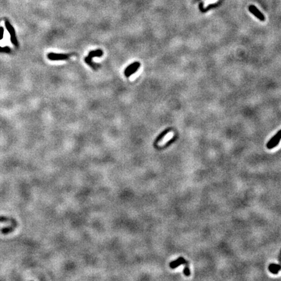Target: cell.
I'll use <instances>...</instances> for the list:
<instances>
[{
	"label": "cell",
	"mask_w": 281,
	"mask_h": 281,
	"mask_svg": "<svg viewBox=\"0 0 281 281\" xmlns=\"http://www.w3.org/2000/svg\"><path fill=\"white\" fill-rule=\"evenodd\" d=\"M73 53L70 54H63V53H50L48 54V58L52 61H64L68 60L71 56H73Z\"/></svg>",
	"instance_id": "6da1fadb"
},
{
	"label": "cell",
	"mask_w": 281,
	"mask_h": 281,
	"mask_svg": "<svg viewBox=\"0 0 281 281\" xmlns=\"http://www.w3.org/2000/svg\"><path fill=\"white\" fill-rule=\"evenodd\" d=\"M280 139H281V130L280 131H279L276 135L273 138H271L270 141L267 143V147L269 149H273L274 147H275V146H277L279 145Z\"/></svg>",
	"instance_id": "7a4b0ae2"
},
{
	"label": "cell",
	"mask_w": 281,
	"mask_h": 281,
	"mask_svg": "<svg viewBox=\"0 0 281 281\" xmlns=\"http://www.w3.org/2000/svg\"><path fill=\"white\" fill-rule=\"evenodd\" d=\"M249 10L251 13H253L256 17H257L261 21L265 20V17L262 13L258 10V9L254 7V5H250L249 7Z\"/></svg>",
	"instance_id": "3957f363"
},
{
	"label": "cell",
	"mask_w": 281,
	"mask_h": 281,
	"mask_svg": "<svg viewBox=\"0 0 281 281\" xmlns=\"http://www.w3.org/2000/svg\"><path fill=\"white\" fill-rule=\"evenodd\" d=\"M103 51L102 50H93L90 51L89 53V55L87 57L90 59H92L93 57H100L103 56Z\"/></svg>",
	"instance_id": "277c9868"
},
{
	"label": "cell",
	"mask_w": 281,
	"mask_h": 281,
	"mask_svg": "<svg viewBox=\"0 0 281 281\" xmlns=\"http://www.w3.org/2000/svg\"><path fill=\"white\" fill-rule=\"evenodd\" d=\"M85 63H86L87 65H89L91 68H92L94 70H96L97 69V66H99L100 65H99L98 64H96V63H94L93 61H92V59H90L87 57H85Z\"/></svg>",
	"instance_id": "5b68a950"
},
{
	"label": "cell",
	"mask_w": 281,
	"mask_h": 281,
	"mask_svg": "<svg viewBox=\"0 0 281 281\" xmlns=\"http://www.w3.org/2000/svg\"><path fill=\"white\" fill-rule=\"evenodd\" d=\"M140 66V63H139L138 65H137L135 67H133V68L129 72H128L127 74H126L125 76H126L127 78H129L130 76L133 75V74H134V73H136V72L138 70V69H139V66Z\"/></svg>",
	"instance_id": "8992f818"
},
{
	"label": "cell",
	"mask_w": 281,
	"mask_h": 281,
	"mask_svg": "<svg viewBox=\"0 0 281 281\" xmlns=\"http://www.w3.org/2000/svg\"><path fill=\"white\" fill-rule=\"evenodd\" d=\"M139 63V62H134V63H132L131 65H128V66L126 67V69L124 70V74H125V75L127 74L133 68V67H135V66H136L137 65H138Z\"/></svg>",
	"instance_id": "52a82bcc"
},
{
	"label": "cell",
	"mask_w": 281,
	"mask_h": 281,
	"mask_svg": "<svg viewBox=\"0 0 281 281\" xmlns=\"http://www.w3.org/2000/svg\"><path fill=\"white\" fill-rule=\"evenodd\" d=\"M168 132H169V131H168V130H167H167H166V131H164V132H163L162 133H161V134H160V136H159L157 137V138L156 139V141H155V144H156V143L160 142V140H162V139H163V138L165 136H166L167 135V133Z\"/></svg>",
	"instance_id": "ba28073f"
},
{
	"label": "cell",
	"mask_w": 281,
	"mask_h": 281,
	"mask_svg": "<svg viewBox=\"0 0 281 281\" xmlns=\"http://www.w3.org/2000/svg\"><path fill=\"white\" fill-rule=\"evenodd\" d=\"M186 264V261L185 260V259H184V258H182L181 260H180L178 262H177L176 264H175L174 265H173V266H170V267L173 268V269H174V268H176V267H177L180 266L181 264Z\"/></svg>",
	"instance_id": "9c48e42d"
},
{
	"label": "cell",
	"mask_w": 281,
	"mask_h": 281,
	"mask_svg": "<svg viewBox=\"0 0 281 281\" xmlns=\"http://www.w3.org/2000/svg\"><path fill=\"white\" fill-rule=\"evenodd\" d=\"M217 2V0H206L204 3V5H203V7L206 8L209 5H210L212 3H214Z\"/></svg>",
	"instance_id": "30bf717a"
},
{
	"label": "cell",
	"mask_w": 281,
	"mask_h": 281,
	"mask_svg": "<svg viewBox=\"0 0 281 281\" xmlns=\"http://www.w3.org/2000/svg\"><path fill=\"white\" fill-rule=\"evenodd\" d=\"M184 273L186 276H189L190 275V271H189V269L188 267V266L187 264L186 266V267L184 268Z\"/></svg>",
	"instance_id": "8fae6325"
},
{
	"label": "cell",
	"mask_w": 281,
	"mask_h": 281,
	"mask_svg": "<svg viewBox=\"0 0 281 281\" xmlns=\"http://www.w3.org/2000/svg\"><path fill=\"white\" fill-rule=\"evenodd\" d=\"M269 271L273 274H277L279 271L278 270H277L276 268H274V267H272L270 266H269Z\"/></svg>",
	"instance_id": "7c38bea8"
},
{
	"label": "cell",
	"mask_w": 281,
	"mask_h": 281,
	"mask_svg": "<svg viewBox=\"0 0 281 281\" xmlns=\"http://www.w3.org/2000/svg\"><path fill=\"white\" fill-rule=\"evenodd\" d=\"M269 266L274 267V268H276L277 270H278L279 271H280L281 270V265H279V264H270V266Z\"/></svg>",
	"instance_id": "4fadbf2b"
},
{
	"label": "cell",
	"mask_w": 281,
	"mask_h": 281,
	"mask_svg": "<svg viewBox=\"0 0 281 281\" xmlns=\"http://www.w3.org/2000/svg\"><path fill=\"white\" fill-rule=\"evenodd\" d=\"M182 258H183L182 257H180L179 258H178V259H177V260H176L175 261H174V262H170V266H173V265H174L175 264H176V263H177V262H179L180 260H181Z\"/></svg>",
	"instance_id": "5bb4252c"
},
{
	"label": "cell",
	"mask_w": 281,
	"mask_h": 281,
	"mask_svg": "<svg viewBox=\"0 0 281 281\" xmlns=\"http://www.w3.org/2000/svg\"><path fill=\"white\" fill-rule=\"evenodd\" d=\"M280 254H281V252H280Z\"/></svg>",
	"instance_id": "9a60e30c"
}]
</instances>
